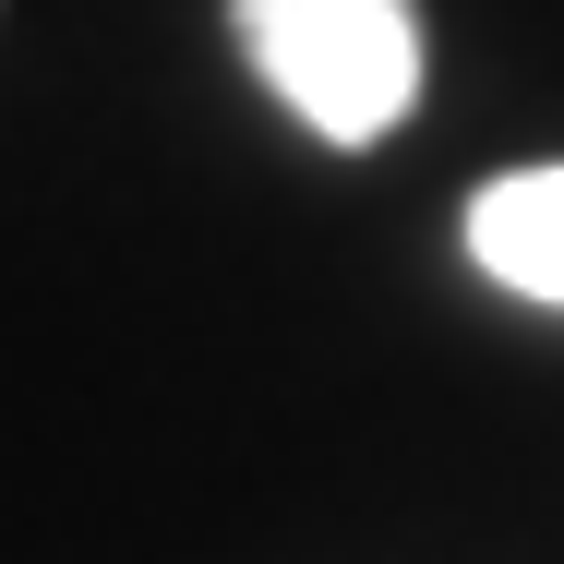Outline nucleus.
<instances>
[{
    "instance_id": "1",
    "label": "nucleus",
    "mask_w": 564,
    "mask_h": 564,
    "mask_svg": "<svg viewBox=\"0 0 564 564\" xmlns=\"http://www.w3.org/2000/svg\"><path fill=\"white\" fill-rule=\"evenodd\" d=\"M252 73L337 156H372L421 109V0H228Z\"/></svg>"
},
{
    "instance_id": "2",
    "label": "nucleus",
    "mask_w": 564,
    "mask_h": 564,
    "mask_svg": "<svg viewBox=\"0 0 564 564\" xmlns=\"http://www.w3.org/2000/svg\"><path fill=\"white\" fill-rule=\"evenodd\" d=\"M468 264L517 301L564 313V169H505L468 193Z\"/></svg>"
}]
</instances>
